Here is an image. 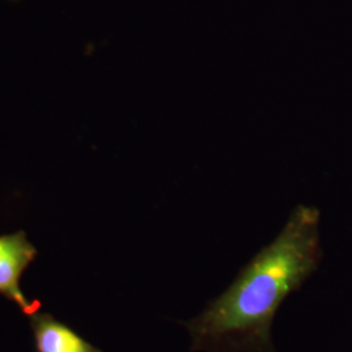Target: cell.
I'll return each instance as SVG.
<instances>
[{"label": "cell", "instance_id": "cell-3", "mask_svg": "<svg viewBox=\"0 0 352 352\" xmlns=\"http://www.w3.org/2000/svg\"><path fill=\"white\" fill-rule=\"evenodd\" d=\"M28 317L37 352H103L50 314L37 311Z\"/></svg>", "mask_w": 352, "mask_h": 352}, {"label": "cell", "instance_id": "cell-2", "mask_svg": "<svg viewBox=\"0 0 352 352\" xmlns=\"http://www.w3.org/2000/svg\"><path fill=\"white\" fill-rule=\"evenodd\" d=\"M37 248L24 231L0 235V295L14 302L25 315L41 308L37 299L29 300L21 289V278L37 258Z\"/></svg>", "mask_w": 352, "mask_h": 352}, {"label": "cell", "instance_id": "cell-1", "mask_svg": "<svg viewBox=\"0 0 352 352\" xmlns=\"http://www.w3.org/2000/svg\"><path fill=\"white\" fill-rule=\"evenodd\" d=\"M318 225V209L296 206L277 238L241 267L226 291L182 322L192 338L190 351L277 352L272 340L276 314L322 258Z\"/></svg>", "mask_w": 352, "mask_h": 352}]
</instances>
